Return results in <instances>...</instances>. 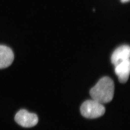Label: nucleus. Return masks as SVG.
Returning <instances> with one entry per match:
<instances>
[{
	"label": "nucleus",
	"instance_id": "1",
	"mask_svg": "<svg viewBox=\"0 0 130 130\" xmlns=\"http://www.w3.org/2000/svg\"><path fill=\"white\" fill-rule=\"evenodd\" d=\"M114 93V84L111 79L104 77L91 89L90 94L92 99L101 104L111 101Z\"/></svg>",
	"mask_w": 130,
	"mask_h": 130
},
{
	"label": "nucleus",
	"instance_id": "2",
	"mask_svg": "<svg viewBox=\"0 0 130 130\" xmlns=\"http://www.w3.org/2000/svg\"><path fill=\"white\" fill-rule=\"evenodd\" d=\"M105 107L103 104L93 99L85 101L80 107L82 115L84 117L90 119L102 116L105 114Z\"/></svg>",
	"mask_w": 130,
	"mask_h": 130
},
{
	"label": "nucleus",
	"instance_id": "3",
	"mask_svg": "<svg viewBox=\"0 0 130 130\" xmlns=\"http://www.w3.org/2000/svg\"><path fill=\"white\" fill-rule=\"evenodd\" d=\"M14 119L19 125L25 128L32 127L38 122L37 115L25 109L20 110L16 114Z\"/></svg>",
	"mask_w": 130,
	"mask_h": 130
},
{
	"label": "nucleus",
	"instance_id": "4",
	"mask_svg": "<svg viewBox=\"0 0 130 130\" xmlns=\"http://www.w3.org/2000/svg\"><path fill=\"white\" fill-rule=\"evenodd\" d=\"M130 47L127 45L119 47L114 51L112 55V63L115 66L122 61L130 59Z\"/></svg>",
	"mask_w": 130,
	"mask_h": 130
},
{
	"label": "nucleus",
	"instance_id": "5",
	"mask_svg": "<svg viewBox=\"0 0 130 130\" xmlns=\"http://www.w3.org/2000/svg\"><path fill=\"white\" fill-rule=\"evenodd\" d=\"M14 59V53L9 47L0 45V69L10 66Z\"/></svg>",
	"mask_w": 130,
	"mask_h": 130
},
{
	"label": "nucleus",
	"instance_id": "6",
	"mask_svg": "<svg viewBox=\"0 0 130 130\" xmlns=\"http://www.w3.org/2000/svg\"><path fill=\"white\" fill-rule=\"evenodd\" d=\"M115 72L121 83H126L130 75V59L122 61L115 66Z\"/></svg>",
	"mask_w": 130,
	"mask_h": 130
},
{
	"label": "nucleus",
	"instance_id": "7",
	"mask_svg": "<svg viewBox=\"0 0 130 130\" xmlns=\"http://www.w3.org/2000/svg\"><path fill=\"white\" fill-rule=\"evenodd\" d=\"M121 1L122 3H126L129 2L130 0H121Z\"/></svg>",
	"mask_w": 130,
	"mask_h": 130
}]
</instances>
